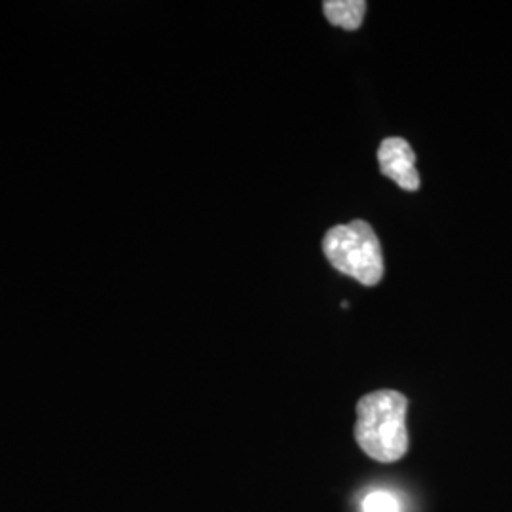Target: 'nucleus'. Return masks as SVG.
Instances as JSON below:
<instances>
[{"instance_id":"obj_1","label":"nucleus","mask_w":512,"mask_h":512,"mask_svg":"<svg viewBox=\"0 0 512 512\" xmlns=\"http://www.w3.org/2000/svg\"><path fill=\"white\" fill-rule=\"evenodd\" d=\"M408 399L393 389H380L357 404L355 439L368 458L393 463L408 450Z\"/></svg>"},{"instance_id":"obj_2","label":"nucleus","mask_w":512,"mask_h":512,"mask_svg":"<svg viewBox=\"0 0 512 512\" xmlns=\"http://www.w3.org/2000/svg\"><path fill=\"white\" fill-rule=\"evenodd\" d=\"M323 253L334 270L374 287L384 277L382 245L366 220H351L330 228L323 239Z\"/></svg>"},{"instance_id":"obj_3","label":"nucleus","mask_w":512,"mask_h":512,"mask_svg":"<svg viewBox=\"0 0 512 512\" xmlns=\"http://www.w3.org/2000/svg\"><path fill=\"white\" fill-rule=\"evenodd\" d=\"M378 164L387 179L399 184L403 190L414 192L420 188V173L416 171V154L408 141L389 137L378 148Z\"/></svg>"},{"instance_id":"obj_4","label":"nucleus","mask_w":512,"mask_h":512,"mask_svg":"<svg viewBox=\"0 0 512 512\" xmlns=\"http://www.w3.org/2000/svg\"><path fill=\"white\" fill-rule=\"evenodd\" d=\"M323 12L334 27L355 31L361 27L366 14L365 0H327Z\"/></svg>"},{"instance_id":"obj_5","label":"nucleus","mask_w":512,"mask_h":512,"mask_svg":"<svg viewBox=\"0 0 512 512\" xmlns=\"http://www.w3.org/2000/svg\"><path fill=\"white\" fill-rule=\"evenodd\" d=\"M363 512H401V505L395 495L372 492L363 501Z\"/></svg>"}]
</instances>
